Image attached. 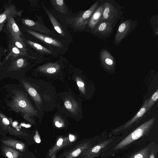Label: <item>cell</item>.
<instances>
[{
  "instance_id": "cell-1",
  "label": "cell",
  "mask_w": 158,
  "mask_h": 158,
  "mask_svg": "<svg viewBox=\"0 0 158 158\" xmlns=\"http://www.w3.org/2000/svg\"><path fill=\"white\" fill-rule=\"evenodd\" d=\"M9 106L17 113H20L27 121L34 123L30 117L35 115L37 111L29 102L27 95L23 92L17 91L14 93Z\"/></svg>"
},
{
  "instance_id": "cell-2",
  "label": "cell",
  "mask_w": 158,
  "mask_h": 158,
  "mask_svg": "<svg viewBox=\"0 0 158 158\" xmlns=\"http://www.w3.org/2000/svg\"><path fill=\"white\" fill-rule=\"evenodd\" d=\"M156 119L152 118L136 128L118 143L113 149L116 150L122 149L143 136L147 135L153 126Z\"/></svg>"
},
{
  "instance_id": "cell-3",
  "label": "cell",
  "mask_w": 158,
  "mask_h": 158,
  "mask_svg": "<svg viewBox=\"0 0 158 158\" xmlns=\"http://www.w3.org/2000/svg\"><path fill=\"white\" fill-rule=\"evenodd\" d=\"M104 9L101 22L119 20L124 13V7L114 0H104Z\"/></svg>"
},
{
  "instance_id": "cell-4",
  "label": "cell",
  "mask_w": 158,
  "mask_h": 158,
  "mask_svg": "<svg viewBox=\"0 0 158 158\" xmlns=\"http://www.w3.org/2000/svg\"><path fill=\"white\" fill-rule=\"evenodd\" d=\"M137 24L136 20L131 19H125L121 22L114 37V44H119L135 29Z\"/></svg>"
},
{
  "instance_id": "cell-5",
  "label": "cell",
  "mask_w": 158,
  "mask_h": 158,
  "mask_svg": "<svg viewBox=\"0 0 158 158\" xmlns=\"http://www.w3.org/2000/svg\"><path fill=\"white\" fill-rule=\"evenodd\" d=\"M102 1V0L96 1L88 10L78 15L73 20V26L76 28L83 29L88 23L93 13Z\"/></svg>"
},
{
  "instance_id": "cell-6",
  "label": "cell",
  "mask_w": 158,
  "mask_h": 158,
  "mask_svg": "<svg viewBox=\"0 0 158 158\" xmlns=\"http://www.w3.org/2000/svg\"><path fill=\"white\" fill-rule=\"evenodd\" d=\"M118 20L105 21L100 22L92 32L102 40L109 38Z\"/></svg>"
},
{
  "instance_id": "cell-7",
  "label": "cell",
  "mask_w": 158,
  "mask_h": 158,
  "mask_svg": "<svg viewBox=\"0 0 158 158\" xmlns=\"http://www.w3.org/2000/svg\"><path fill=\"white\" fill-rule=\"evenodd\" d=\"M112 141L108 139L91 146L83 152L78 158H94L101 153Z\"/></svg>"
},
{
  "instance_id": "cell-8",
  "label": "cell",
  "mask_w": 158,
  "mask_h": 158,
  "mask_svg": "<svg viewBox=\"0 0 158 158\" xmlns=\"http://www.w3.org/2000/svg\"><path fill=\"white\" fill-rule=\"evenodd\" d=\"M15 16L11 15L6 21V27L11 36L16 40L25 44L21 36L23 35L19 27L14 18Z\"/></svg>"
},
{
  "instance_id": "cell-9",
  "label": "cell",
  "mask_w": 158,
  "mask_h": 158,
  "mask_svg": "<svg viewBox=\"0 0 158 158\" xmlns=\"http://www.w3.org/2000/svg\"><path fill=\"white\" fill-rule=\"evenodd\" d=\"M22 10H17L14 4H11L7 7L4 11L0 14V31L3 28L5 22L11 15L15 17L21 16Z\"/></svg>"
},
{
  "instance_id": "cell-10",
  "label": "cell",
  "mask_w": 158,
  "mask_h": 158,
  "mask_svg": "<svg viewBox=\"0 0 158 158\" xmlns=\"http://www.w3.org/2000/svg\"><path fill=\"white\" fill-rule=\"evenodd\" d=\"M103 1L104 0H102L101 3L93 13L87 25L91 32L101 22L104 9Z\"/></svg>"
},
{
  "instance_id": "cell-11",
  "label": "cell",
  "mask_w": 158,
  "mask_h": 158,
  "mask_svg": "<svg viewBox=\"0 0 158 158\" xmlns=\"http://www.w3.org/2000/svg\"><path fill=\"white\" fill-rule=\"evenodd\" d=\"M22 22L23 24L33 31L47 35H49L51 33V31L48 28L38 22L24 18L22 19Z\"/></svg>"
},
{
  "instance_id": "cell-12",
  "label": "cell",
  "mask_w": 158,
  "mask_h": 158,
  "mask_svg": "<svg viewBox=\"0 0 158 158\" xmlns=\"http://www.w3.org/2000/svg\"><path fill=\"white\" fill-rule=\"evenodd\" d=\"M26 31L30 34L45 43L56 47L62 48L63 47L61 43L58 40L31 30L26 29Z\"/></svg>"
},
{
  "instance_id": "cell-13",
  "label": "cell",
  "mask_w": 158,
  "mask_h": 158,
  "mask_svg": "<svg viewBox=\"0 0 158 158\" xmlns=\"http://www.w3.org/2000/svg\"><path fill=\"white\" fill-rule=\"evenodd\" d=\"M92 146L90 141H86L74 147L67 153L65 158H78L85 150Z\"/></svg>"
},
{
  "instance_id": "cell-14",
  "label": "cell",
  "mask_w": 158,
  "mask_h": 158,
  "mask_svg": "<svg viewBox=\"0 0 158 158\" xmlns=\"http://www.w3.org/2000/svg\"><path fill=\"white\" fill-rule=\"evenodd\" d=\"M100 58L103 65L107 69L112 68L115 64L114 57L106 49H103L100 52Z\"/></svg>"
},
{
  "instance_id": "cell-15",
  "label": "cell",
  "mask_w": 158,
  "mask_h": 158,
  "mask_svg": "<svg viewBox=\"0 0 158 158\" xmlns=\"http://www.w3.org/2000/svg\"><path fill=\"white\" fill-rule=\"evenodd\" d=\"M145 102H145L144 104L143 107L131 120L124 125L113 129L112 131V133H116L120 131L127 128L134 123L135 121L138 119L139 118L141 117L146 111L147 105L148 102L146 100L145 101Z\"/></svg>"
},
{
  "instance_id": "cell-16",
  "label": "cell",
  "mask_w": 158,
  "mask_h": 158,
  "mask_svg": "<svg viewBox=\"0 0 158 158\" xmlns=\"http://www.w3.org/2000/svg\"><path fill=\"white\" fill-rule=\"evenodd\" d=\"M69 137H60L55 145L49 150L48 155L51 158H56V152L63 147L69 145Z\"/></svg>"
},
{
  "instance_id": "cell-17",
  "label": "cell",
  "mask_w": 158,
  "mask_h": 158,
  "mask_svg": "<svg viewBox=\"0 0 158 158\" xmlns=\"http://www.w3.org/2000/svg\"><path fill=\"white\" fill-rule=\"evenodd\" d=\"M156 143L152 142L128 158H148L151 150Z\"/></svg>"
},
{
  "instance_id": "cell-18",
  "label": "cell",
  "mask_w": 158,
  "mask_h": 158,
  "mask_svg": "<svg viewBox=\"0 0 158 158\" xmlns=\"http://www.w3.org/2000/svg\"><path fill=\"white\" fill-rule=\"evenodd\" d=\"M22 83L25 89L35 102L37 104L40 103L41 102L40 97L35 89L27 82L23 80H22Z\"/></svg>"
},
{
  "instance_id": "cell-19",
  "label": "cell",
  "mask_w": 158,
  "mask_h": 158,
  "mask_svg": "<svg viewBox=\"0 0 158 158\" xmlns=\"http://www.w3.org/2000/svg\"><path fill=\"white\" fill-rule=\"evenodd\" d=\"M44 10L49 17L55 30L62 36H64V32L57 19L45 8H44Z\"/></svg>"
},
{
  "instance_id": "cell-20",
  "label": "cell",
  "mask_w": 158,
  "mask_h": 158,
  "mask_svg": "<svg viewBox=\"0 0 158 158\" xmlns=\"http://www.w3.org/2000/svg\"><path fill=\"white\" fill-rule=\"evenodd\" d=\"M60 68V66L58 64L49 63L40 67L39 70L44 73L53 74L57 71Z\"/></svg>"
},
{
  "instance_id": "cell-21",
  "label": "cell",
  "mask_w": 158,
  "mask_h": 158,
  "mask_svg": "<svg viewBox=\"0 0 158 158\" xmlns=\"http://www.w3.org/2000/svg\"><path fill=\"white\" fill-rule=\"evenodd\" d=\"M5 145L8 146L23 152L25 151V144L22 142L15 140L8 139L2 140Z\"/></svg>"
},
{
  "instance_id": "cell-22",
  "label": "cell",
  "mask_w": 158,
  "mask_h": 158,
  "mask_svg": "<svg viewBox=\"0 0 158 158\" xmlns=\"http://www.w3.org/2000/svg\"><path fill=\"white\" fill-rule=\"evenodd\" d=\"M50 3L53 6L60 12L65 14L67 12L68 8L63 0H51Z\"/></svg>"
},
{
  "instance_id": "cell-23",
  "label": "cell",
  "mask_w": 158,
  "mask_h": 158,
  "mask_svg": "<svg viewBox=\"0 0 158 158\" xmlns=\"http://www.w3.org/2000/svg\"><path fill=\"white\" fill-rule=\"evenodd\" d=\"M2 151L7 158H17L20 155L18 151L8 147L4 146L2 148Z\"/></svg>"
},
{
  "instance_id": "cell-24",
  "label": "cell",
  "mask_w": 158,
  "mask_h": 158,
  "mask_svg": "<svg viewBox=\"0 0 158 158\" xmlns=\"http://www.w3.org/2000/svg\"><path fill=\"white\" fill-rule=\"evenodd\" d=\"M27 43L39 52L44 53L52 54V52L41 45L30 40H27Z\"/></svg>"
},
{
  "instance_id": "cell-25",
  "label": "cell",
  "mask_w": 158,
  "mask_h": 158,
  "mask_svg": "<svg viewBox=\"0 0 158 158\" xmlns=\"http://www.w3.org/2000/svg\"><path fill=\"white\" fill-rule=\"evenodd\" d=\"M26 53L27 52H23L21 50L13 44L10 47V53L9 56H11L14 57H16L19 56L25 55Z\"/></svg>"
},
{
  "instance_id": "cell-26",
  "label": "cell",
  "mask_w": 158,
  "mask_h": 158,
  "mask_svg": "<svg viewBox=\"0 0 158 158\" xmlns=\"http://www.w3.org/2000/svg\"><path fill=\"white\" fill-rule=\"evenodd\" d=\"M26 61L25 59L20 58L14 61L13 64V69H17L24 67L26 65Z\"/></svg>"
},
{
  "instance_id": "cell-27",
  "label": "cell",
  "mask_w": 158,
  "mask_h": 158,
  "mask_svg": "<svg viewBox=\"0 0 158 158\" xmlns=\"http://www.w3.org/2000/svg\"><path fill=\"white\" fill-rule=\"evenodd\" d=\"M64 105L67 109L73 112H75L77 108V105L75 103L68 99L65 101Z\"/></svg>"
},
{
  "instance_id": "cell-28",
  "label": "cell",
  "mask_w": 158,
  "mask_h": 158,
  "mask_svg": "<svg viewBox=\"0 0 158 158\" xmlns=\"http://www.w3.org/2000/svg\"><path fill=\"white\" fill-rule=\"evenodd\" d=\"M11 37L13 45H15L21 50L23 52H27V49L26 47L25 44H23L16 40L12 36H11Z\"/></svg>"
},
{
  "instance_id": "cell-29",
  "label": "cell",
  "mask_w": 158,
  "mask_h": 158,
  "mask_svg": "<svg viewBox=\"0 0 158 158\" xmlns=\"http://www.w3.org/2000/svg\"><path fill=\"white\" fill-rule=\"evenodd\" d=\"M158 98V91L155 92L152 95L150 99H149L147 105L146 110H148L153 105L155 102L157 101Z\"/></svg>"
},
{
  "instance_id": "cell-30",
  "label": "cell",
  "mask_w": 158,
  "mask_h": 158,
  "mask_svg": "<svg viewBox=\"0 0 158 158\" xmlns=\"http://www.w3.org/2000/svg\"><path fill=\"white\" fill-rule=\"evenodd\" d=\"M76 81L77 85L83 94L85 93V84L82 80L78 77L76 78Z\"/></svg>"
},
{
  "instance_id": "cell-31",
  "label": "cell",
  "mask_w": 158,
  "mask_h": 158,
  "mask_svg": "<svg viewBox=\"0 0 158 158\" xmlns=\"http://www.w3.org/2000/svg\"><path fill=\"white\" fill-rule=\"evenodd\" d=\"M158 153V145L156 143L152 148L148 158H156Z\"/></svg>"
},
{
  "instance_id": "cell-32",
  "label": "cell",
  "mask_w": 158,
  "mask_h": 158,
  "mask_svg": "<svg viewBox=\"0 0 158 158\" xmlns=\"http://www.w3.org/2000/svg\"><path fill=\"white\" fill-rule=\"evenodd\" d=\"M0 117L1 118L3 124L5 126H8L10 124L9 120L3 114L0 113Z\"/></svg>"
},
{
  "instance_id": "cell-33",
  "label": "cell",
  "mask_w": 158,
  "mask_h": 158,
  "mask_svg": "<svg viewBox=\"0 0 158 158\" xmlns=\"http://www.w3.org/2000/svg\"><path fill=\"white\" fill-rule=\"evenodd\" d=\"M54 123L55 126L57 127L60 128L63 126V122L59 118H56L55 120Z\"/></svg>"
},
{
  "instance_id": "cell-34",
  "label": "cell",
  "mask_w": 158,
  "mask_h": 158,
  "mask_svg": "<svg viewBox=\"0 0 158 158\" xmlns=\"http://www.w3.org/2000/svg\"><path fill=\"white\" fill-rule=\"evenodd\" d=\"M33 139L35 142L37 143H40L41 142L39 134V132L37 130L35 131V134Z\"/></svg>"
},
{
  "instance_id": "cell-35",
  "label": "cell",
  "mask_w": 158,
  "mask_h": 158,
  "mask_svg": "<svg viewBox=\"0 0 158 158\" xmlns=\"http://www.w3.org/2000/svg\"><path fill=\"white\" fill-rule=\"evenodd\" d=\"M69 138L70 141L72 142L75 139L74 136L72 134H69Z\"/></svg>"
},
{
  "instance_id": "cell-36",
  "label": "cell",
  "mask_w": 158,
  "mask_h": 158,
  "mask_svg": "<svg viewBox=\"0 0 158 158\" xmlns=\"http://www.w3.org/2000/svg\"></svg>"
}]
</instances>
